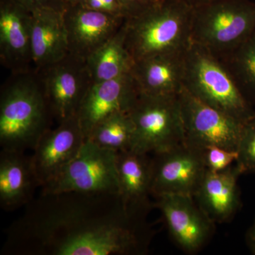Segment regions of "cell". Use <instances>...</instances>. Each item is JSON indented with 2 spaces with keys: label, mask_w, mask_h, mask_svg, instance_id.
<instances>
[{
  "label": "cell",
  "mask_w": 255,
  "mask_h": 255,
  "mask_svg": "<svg viewBox=\"0 0 255 255\" xmlns=\"http://www.w3.org/2000/svg\"><path fill=\"white\" fill-rule=\"evenodd\" d=\"M70 5H77L82 4L85 0H65Z\"/></svg>",
  "instance_id": "cell-31"
},
{
  "label": "cell",
  "mask_w": 255,
  "mask_h": 255,
  "mask_svg": "<svg viewBox=\"0 0 255 255\" xmlns=\"http://www.w3.org/2000/svg\"><path fill=\"white\" fill-rule=\"evenodd\" d=\"M85 138L78 115L50 128L40 137L31 155L40 187L53 182L78 155Z\"/></svg>",
  "instance_id": "cell-12"
},
{
  "label": "cell",
  "mask_w": 255,
  "mask_h": 255,
  "mask_svg": "<svg viewBox=\"0 0 255 255\" xmlns=\"http://www.w3.org/2000/svg\"><path fill=\"white\" fill-rule=\"evenodd\" d=\"M153 155L152 196L181 194L194 197L207 171L203 150L183 143Z\"/></svg>",
  "instance_id": "cell-10"
},
{
  "label": "cell",
  "mask_w": 255,
  "mask_h": 255,
  "mask_svg": "<svg viewBox=\"0 0 255 255\" xmlns=\"http://www.w3.org/2000/svg\"><path fill=\"white\" fill-rule=\"evenodd\" d=\"M126 21L115 35L87 58L93 83L131 73L134 61L126 46Z\"/></svg>",
  "instance_id": "cell-21"
},
{
  "label": "cell",
  "mask_w": 255,
  "mask_h": 255,
  "mask_svg": "<svg viewBox=\"0 0 255 255\" xmlns=\"http://www.w3.org/2000/svg\"><path fill=\"white\" fill-rule=\"evenodd\" d=\"M134 124L129 112H117L101 121L86 140L116 152L131 150Z\"/></svg>",
  "instance_id": "cell-22"
},
{
  "label": "cell",
  "mask_w": 255,
  "mask_h": 255,
  "mask_svg": "<svg viewBox=\"0 0 255 255\" xmlns=\"http://www.w3.org/2000/svg\"><path fill=\"white\" fill-rule=\"evenodd\" d=\"M252 105L255 104V31L239 46L220 58Z\"/></svg>",
  "instance_id": "cell-23"
},
{
  "label": "cell",
  "mask_w": 255,
  "mask_h": 255,
  "mask_svg": "<svg viewBox=\"0 0 255 255\" xmlns=\"http://www.w3.org/2000/svg\"><path fill=\"white\" fill-rule=\"evenodd\" d=\"M11 74L0 93L1 150H33L54 118L38 73Z\"/></svg>",
  "instance_id": "cell-2"
},
{
  "label": "cell",
  "mask_w": 255,
  "mask_h": 255,
  "mask_svg": "<svg viewBox=\"0 0 255 255\" xmlns=\"http://www.w3.org/2000/svg\"><path fill=\"white\" fill-rule=\"evenodd\" d=\"M204 160L208 170L218 172L225 170L237 162V150H228L219 146L211 145L204 150Z\"/></svg>",
  "instance_id": "cell-25"
},
{
  "label": "cell",
  "mask_w": 255,
  "mask_h": 255,
  "mask_svg": "<svg viewBox=\"0 0 255 255\" xmlns=\"http://www.w3.org/2000/svg\"><path fill=\"white\" fill-rule=\"evenodd\" d=\"M123 5L128 18L141 14L155 6L161 0H119Z\"/></svg>",
  "instance_id": "cell-27"
},
{
  "label": "cell",
  "mask_w": 255,
  "mask_h": 255,
  "mask_svg": "<svg viewBox=\"0 0 255 255\" xmlns=\"http://www.w3.org/2000/svg\"><path fill=\"white\" fill-rule=\"evenodd\" d=\"M242 174L237 164L221 172L206 171L194 198L215 223L228 222L241 209L238 181Z\"/></svg>",
  "instance_id": "cell-16"
},
{
  "label": "cell",
  "mask_w": 255,
  "mask_h": 255,
  "mask_svg": "<svg viewBox=\"0 0 255 255\" xmlns=\"http://www.w3.org/2000/svg\"><path fill=\"white\" fill-rule=\"evenodd\" d=\"M236 164L243 174H255V114L243 124Z\"/></svg>",
  "instance_id": "cell-24"
},
{
  "label": "cell",
  "mask_w": 255,
  "mask_h": 255,
  "mask_svg": "<svg viewBox=\"0 0 255 255\" xmlns=\"http://www.w3.org/2000/svg\"><path fill=\"white\" fill-rule=\"evenodd\" d=\"M194 8L182 0H161L127 18L126 46L133 61L185 49L191 43Z\"/></svg>",
  "instance_id": "cell-3"
},
{
  "label": "cell",
  "mask_w": 255,
  "mask_h": 255,
  "mask_svg": "<svg viewBox=\"0 0 255 255\" xmlns=\"http://www.w3.org/2000/svg\"><path fill=\"white\" fill-rule=\"evenodd\" d=\"M117 152L85 140L78 155L41 192L119 193Z\"/></svg>",
  "instance_id": "cell-7"
},
{
  "label": "cell",
  "mask_w": 255,
  "mask_h": 255,
  "mask_svg": "<svg viewBox=\"0 0 255 255\" xmlns=\"http://www.w3.org/2000/svg\"><path fill=\"white\" fill-rule=\"evenodd\" d=\"M40 187L26 152L1 150L0 152V206L11 211L26 206L34 199Z\"/></svg>",
  "instance_id": "cell-19"
},
{
  "label": "cell",
  "mask_w": 255,
  "mask_h": 255,
  "mask_svg": "<svg viewBox=\"0 0 255 255\" xmlns=\"http://www.w3.org/2000/svg\"><path fill=\"white\" fill-rule=\"evenodd\" d=\"M169 235L184 253H197L214 235L215 223L193 196L165 194L155 197Z\"/></svg>",
  "instance_id": "cell-11"
},
{
  "label": "cell",
  "mask_w": 255,
  "mask_h": 255,
  "mask_svg": "<svg viewBox=\"0 0 255 255\" xmlns=\"http://www.w3.org/2000/svg\"><path fill=\"white\" fill-rule=\"evenodd\" d=\"M187 48L134 62L131 75L140 92L152 95L179 94L183 87Z\"/></svg>",
  "instance_id": "cell-17"
},
{
  "label": "cell",
  "mask_w": 255,
  "mask_h": 255,
  "mask_svg": "<svg viewBox=\"0 0 255 255\" xmlns=\"http://www.w3.org/2000/svg\"><path fill=\"white\" fill-rule=\"evenodd\" d=\"M31 53L36 71L70 53L63 12L52 9L32 11Z\"/></svg>",
  "instance_id": "cell-20"
},
{
  "label": "cell",
  "mask_w": 255,
  "mask_h": 255,
  "mask_svg": "<svg viewBox=\"0 0 255 255\" xmlns=\"http://www.w3.org/2000/svg\"><path fill=\"white\" fill-rule=\"evenodd\" d=\"M182 1L189 5L191 7L196 8L198 6H202V5L209 4V3L216 1V0H182Z\"/></svg>",
  "instance_id": "cell-30"
},
{
  "label": "cell",
  "mask_w": 255,
  "mask_h": 255,
  "mask_svg": "<svg viewBox=\"0 0 255 255\" xmlns=\"http://www.w3.org/2000/svg\"><path fill=\"white\" fill-rule=\"evenodd\" d=\"M119 193H41L6 231L4 255H140L152 231Z\"/></svg>",
  "instance_id": "cell-1"
},
{
  "label": "cell",
  "mask_w": 255,
  "mask_h": 255,
  "mask_svg": "<svg viewBox=\"0 0 255 255\" xmlns=\"http://www.w3.org/2000/svg\"><path fill=\"white\" fill-rule=\"evenodd\" d=\"M107 6V11L111 14L121 17L128 18L127 12L119 0H101Z\"/></svg>",
  "instance_id": "cell-28"
},
{
  "label": "cell",
  "mask_w": 255,
  "mask_h": 255,
  "mask_svg": "<svg viewBox=\"0 0 255 255\" xmlns=\"http://www.w3.org/2000/svg\"><path fill=\"white\" fill-rule=\"evenodd\" d=\"M184 143L204 150L216 145L237 150L243 123L196 100L182 87L179 93Z\"/></svg>",
  "instance_id": "cell-8"
},
{
  "label": "cell",
  "mask_w": 255,
  "mask_h": 255,
  "mask_svg": "<svg viewBox=\"0 0 255 255\" xmlns=\"http://www.w3.org/2000/svg\"><path fill=\"white\" fill-rule=\"evenodd\" d=\"M183 87L196 100L242 123L255 114L221 60L192 42L186 50Z\"/></svg>",
  "instance_id": "cell-4"
},
{
  "label": "cell",
  "mask_w": 255,
  "mask_h": 255,
  "mask_svg": "<svg viewBox=\"0 0 255 255\" xmlns=\"http://www.w3.org/2000/svg\"><path fill=\"white\" fill-rule=\"evenodd\" d=\"M246 241L252 253L255 255V220L247 233Z\"/></svg>",
  "instance_id": "cell-29"
},
{
  "label": "cell",
  "mask_w": 255,
  "mask_h": 255,
  "mask_svg": "<svg viewBox=\"0 0 255 255\" xmlns=\"http://www.w3.org/2000/svg\"><path fill=\"white\" fill-rule=\"evenodd\" d=\"M129 114L134 124L130 150L155 154L184 143L179 94L152 95L140 92Z\"/></svg>",
  "instance_id": "cell-6"
},
{
  "label": "cell",
  "mask_w": 255,
  "mask_h": 255,
  "mask_svg": "<svg viewBox=\"0 0 255 255\" xmlns=\"http://www.w3.org/2000/svg\"><path fill=\"white\" fill-rule=\"evenodd\" d=\"M139 94L140 90L131 73L92 84L78 113L85 138L97 124L109 116L130 112Z\"/></svg>",
  "instance_id": "cell-15"
},
{
  "label": "cell",
  "mask_w": 255,
  "mask_h": 255,
  "mask_svg": "<svg viewBox=\"0 0 255 255\" xmlns=\"http://www.w3.org/2000/svg\"><path fill=\"white\" fill-rule=\"evenodd\" d=\"M36 72L58 124L78 115L82 101L93 84L86 60L69 53Z\"/></svg>",
  "instance_id": "cell-9"
},
{
  "label": "cell",
  "mask_w": 255,
  "mask_h": 255,
  "mask_svg": "<svg viewBox=\"0 0 255 255\" xmlns=\"http://www.w3.org/2000/svg\"><path fill=\"white\" fill-rule=\"evenodd\" d=\"M32 11L13 0H0V61L11 73L33 70Z\"/></svg>",
  "instance_id": "cell-13"
},
{
  "label": "cell",
  "mask_w": 255,
  "mask_h": 255,
  "mask_svg": "<svg viewBox=\"0 0 255 255\" xmlns=\"http://www.w3.org/2000/svg\"><path fill=\"white\" fill-rule=\"evenodd\" d=\"M70 54L86 60L115 35L127 18L70 5L63 12Z\"/></svg>",
  "instance_id": "cell-14"
},
{
  "label": "cell",
  "mask_w": 255,
  "mask_h": 255,
  "mask_svg": "<svg viewBox=\"0 0 255 255\" xmlns=\"http://www.w3.org/2000/svg\"><path fill=\"white\" fill-rule=\"evenodd\" d=\"M119 193L126 207L134 214L147 216L152 207L149 200L152 162L149 154L132 150L117 152Z\"/></svg>",
  "instance_id": "cell-18"
},
{
  "label": "cell",
  "mask_w": 255,
  "mask_h": 255,
  "mask_svg": "<svg viewBox=\"0 0 255 255\" xmlns=\"http://www.w3.org/2000/svg\"><path fill=\"white\" fill-rule=\"evenodd\" d=\"M31 11L52 9L64 12L69 6L65 0H13Z\"/></svg>",
  "instance_id": "cell-26"
},
{
  "label": "cell",
  "mask_w": 255,
  "mask_h": 255,
  "mask_svg": "<svg viewBox=\"0 0 255 255\" xmlns=\"http://www.w3.org/2000/svg\"><path fill=\"white\" fill-rule=\"evenodd\" d=\"M255 31V1L216 0L194 8L191 42L221 58Z\"/></svg>",
  "instance_id": "cell-5"
}]
</instances>
